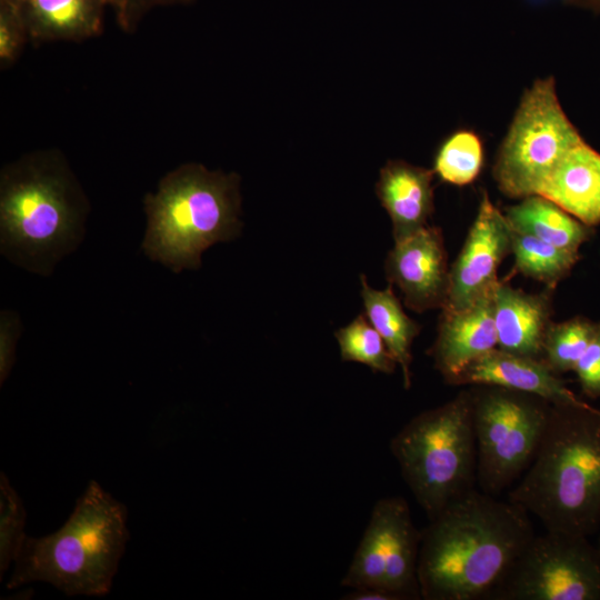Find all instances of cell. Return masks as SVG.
<instances>
[{
    "instance_id": "10",
    "label": "cell",
    "mask_w": 600,
    "mask_h": 600,
    "mask_svg": "<svg viewBox=\"0 0 600 600\" xmlns=\"http://www.w3.org/2000/svg\"><path fill=\"white\" fill-rule=\"evenodd\" d=\"M511 246L512 228L483 192L463 248L449 271L448 296L442 309H464L491 293L499 282L498 268L511 252Z\"/></svg>"
},
{
    "instance_id": "29",
    "label": "cell",
    "mask_w": 600,
    "mask_h": 600,
    "mask_svg": "<svg viewBox=\"0 0 600 600\" xmlns=\"http://www.w3.org/2000/svg\"><path fill=\"white\" fill-rule=\"evenodd\" d=\"M22 332L19 314L12 310L0 312V384L7 380L16 362V347Z\"/></svg>"
},
{
    "instance_id": "4",
    "label": "cell",
    "mask_w": 600,
    "mask_h": 600,
    "mask_svg": "<svg viewBox=\"0 0 600 600\" xmlns=\"http://www.w3.org/2000/svg\"><path fill=\"white\" fill-rule=\"evenodd\" d=\"M240 178L189 162L164 174L143 199L147 227L141 248L174 273L196 270L204 250L240 234Z\"/></svg>"
},
{
    "instance_id": "15",
    "label": "cell",
    "mask_w": 600,
    "mask_h": 600,
    "mask_svg": "<svg viewBox=\"0 0 600 600\" xmlns=\"http://www.w3.org/2000/svg\"><path fill=\"white\" fill-rule=\"evenodd\" d=\"M433 173L401 160L381 169L376 191L391 218L394 242L427 227L433 212Z\"/></svg>"
},
{
    "instance_id": "9",
    "label": "cell",
    "mask_w": 600,
    "mask_h": 600,
    "mask_svg": "<svg viewBox=\"0 0 600 600\" xmlns=\"http://www.w3.org/2000/svg\"><path fill=\"white\" fill-rule=\"evenodd\" d=\"M487 600H600V552L588 537L546 530Z\"/></svg>"
},
{
    "instance_id": "16",
    "label": "cell",
    "mask_w": 600,
    "mask_h": 600,
    "mask_svg": "<svg viewBox=\"0 0 600 600\" xmlns=\"http://www.w3.org/2000/svg\"><path fill=\"white\" fill-rule=\"evenodd\" d=\"M498 349L541 359L550 317L549 298L498 282L493 292Z\"/></svg>"
},
{
    "instance_id": "26",
    "label": "cell",
    "mask_w": 600,
    "mask_h": 600,
    "mask_svg": "<svg viewBox=\"0 0 600 600\" xmlns=\"http://www.w3.org/2000/svg\"><path fill=\"white\" fill-rule=\"evenodd\" d=\"M26 510L23 503L10 486L7 476H0V572L1 577L16 560L26 534L23 532Z\"/></svg>"
},
{
    "instance_id": "24",
    "label": "cell",
    "mask_w": 600,
    "mask_h": 600,
    "mask_svg": "<svg viewBox=\"0 0 600 600\" xmlns=\"http://www.w3.org/2000/svg\"><path fill=\"white\" fill-rule=\"evenodd\" d=\"M599 326L583 318L550 323L543 338L541 360L558 376L573 371Z\"/></svg>"
},
{
    "instance_id": "5",
    "label": "cell",
    "mask_w": 600,
    "mask_h": 600,
    "mask_svg": "<svg viewBox=\"0 0 600 600\" xmlns=\"http://www.w3.org/2000/svg\"><path fill=\"white\" fill-rule=\"evenodd\" d=\"M127 508L94 480L56 532L26 536L7 588L46 581L67 596L109 592L130 538Z\"/></svg>"
},
{
    "instance_id": "34",
    "label": "cell",
    "mask_w": 600,
    "mask_h": 600,
    "mask_svg": "<svg viewBox=\"0 0 600 600\" xmlns=\"http://www.w3.org/2000/svg\"><path fill=\"white\" fill-rule=\"evenodd\" d=\"M110 2V1H109Z\"/></svg>"
},
{
    "instance_id": "14",
    "label": "cell",
    "mask_w": 600,
    "mask_h": 600,
    "mask_svg": "<svg viewBox=\"0 0 600 600\" xmlns=\"http://www.w3.org/2000/svg\"><path fill=\"white\" fill-rule=\"evenodd\" d=\"M537 194L589 227L600 223V153L582 139L564 153Z\"/></svg>"
},
{
    "instance_id": "32",
    "label": "cell",
    "mask_w": 600,
    "mask_h": 600,
    "mask_svg": "<svg viewBox=\"0 0 600 600\" xmlns=\"http://www.w3.org/2000/svg\"><path fill=\"white\" fill-rule=\"evenodd\" d=\"M566 3L600 13V0H563Z\"/></svg>"
},
{
    "instance_id": "2",
    "label": "cell",
    "mask_w": 600,
    "mask_h": 600,
    "mask_svg": "<svg viewBox=\"0 0 600 600\" xmlns=\"http://www.w3.org/2000/svg\"><path fill=\"white\" fill-rule=\"evenodd\" d=\"M89 200L57 149L38 150L0 172V251L11 263L39 276L82 242Z\"/></svg>"
},
{
    "instance_id": "19",
    "label": "cell",
    "mask_w": 600,
    "mask_h": 600,
    "mask_svg": "<svg viewBox=\"0 0 600 600\" xmlns=\"http://www.w3.org/2000/svg\"><path fill=\"white\" fill-rule=\"evenodd\" d=\"M510 227L559 248L578 252L591 231L551 200L538 194L529 196L503 213Z\"/></svg>"
},
{
    "instance_id": "17",
    "label": "cell",
    "mask_w": 600,
    "mask_h": 600,
    "mask_svg": "<svg viewBox=\"0 0 600 600\" xmlns=\"http://www.w3.org/2000/svg\"><path fill=\"white\" fill-rule=\"evenodd\" d=\"M30 41L80 42L103 31L109 0H18Z\"/></svg>"
},
{
    "instance_id": "8",
    "label": "cell",
    "mask_w": 600,
    "mask_h": 600,
    "mask_svg": "<svg viewBox=\"0 0 600 600\" xmlns=\"http://www.w3.org/2000/svg\"><path fill=\"white\" fill-rule=\"evenodd\" d=\"M582 139L559 102L553 77L536 80L498 150L492 170L498 188L509 198L537 194L564 153Z\"/></svg>"
},
{
    "instance_id": "11",
    "label": "cell",
    "mask_w": 600,
    "mask_h": 600,
    "mask_svg": "<svg viewBox=\"0 0 600 600\" xmlns=\"http://www.w3.org/2000/svg\"><path fill=\"white\" fill-rule=\"evenodd\" d=\"M384 267L387 279L399 288L408 308L423 312L444 307L450 270L439 228L427 226L397 241Z\"/></svg>"
},
{
    "instance_id": "1",
    "label": "cell",
    "mask_w": 600,
    "mask_h": 600,
    "mask_svg": "<svg viewBox=\"0 0 600 600\" xmlns=\"http://www.w3.org/2000/svg\"><path fill=\"white\" fill-rule=\"evenodd\" d=\"M529 516L478 488L448 504L421 532V598L487 600L536 536Z\"/></svg>"
},
{
    "instance_id": "18",
    "label": "cell",
    "mask_w": 600,
    "mask_h": 600,
    "mask_svg": "<svg viewBox=\"0 0 600 600\" xmlns=\"http://www.w3.org/2000/svg\"><path fill=\"white\" fill-rule=\"evenodd\" d=\"M421 532L411 518L402 497H390L389 543L383 589L398 600L421 599L418 580V559Z\"/></svg>"
},
{
    "instance_id": "20",
    "label": "cell",
    "mask_w": 600,
    "mask_h": 600,
    "mask_svg": "<svg viewBox=\"0 0 600 600\" xmlns=\"http://www.w3.org/2000/svg\"><path fill=\"white\" fill-rule=\"evenodd\" d=\"M360 280L366 317L379 332L399 364L403 386L409 389L411 384V346L420 331V326L406 314L390 286L378 290L368 284L364 274L360 276Z\"/></svg>"
},
{
    "instance_id": "33",
    "label": "cell",
    "mask_w": 600,
    "mask_h": 600,
    "mask_svg": "<svg viewBox=\"0 0 600 600\" xmlns=\"http://www.w3.org/2000/svg\"><path fill=\"white\" fill-rule=\"evenodd\" d=\"M598 530L600 531V526H599V529H598ZM599 533H600V532H599ZM598 550H599V552H600V534H599V544H598Z\"/></svg>"
},
{
    "instance_id": "30",
    "label": "cell",
    "mask_w": 600,
    "mask_h": 600,
    "mask_svg": "<svg viewBox=\"0 0 600 600\" xmlns=\"http://www.w3.org/2000/svg\"><path fill=\"white\" fill-rule=\"evenodd\" d=\"M573 371L582 392L589 398H600V326Z\"/></svg>"
},
{
    "instance_id": "22",
    "label": "cell",
    "mask_w": 600,
    "mask_h": 600,
    "mask_svg": "<svg viewBox=\"0 0 600 600\" xmlns=\"http://www.w3.org/2000/svg\"><path fill=\"white\" fill-rule=\"evenodd\" d=\"M511 252L516 270L549 286L562 279L577 262L579 253L512 229Z\"/></svg>"
},
{
    "instance_id": "21",
    "label": "cell",
    "mask_w": 600,
    "mask_h": 600,
    "mask_svg": "<svg viewBox=\"0 0 600 600\" xmlns=\"http://www.w3.org/2000/svg\"><path fill=\"white\" fill-rule=\"evenodd\" d=\"M390 497L377 501L341 584L351 589H383L389 543Z\"/></svg>"
},
{
    "instance_id": "3",
    "label": "cell",
    "mask_w": 600,
    "mask_h": 600,
    "mask_svg": "<svg viewBox=\"0 0 600 600\" xmlns=\"http://www.w3.org/2000/svg\"><path fill=\"white\" fill-rule=\"evenodd\" d=\"M508 499L546 530L590 537L600 526V410L552 404L531 464Z\"/></svg>"
},
{
    "instance_id": "23",
    "label": "cell",
    "mask_w": 600,
    "mask_h": 600,
    "mask_svg": "<svg viewBox=\"0 0 600 600\" xmlns=\"http://www.w3.org/2000/svg\"><path fill=\"white\" fill-rule=\"evenodd\" d=\"M483 160L480 136L472 130L460 129L450 134L438 149L433 172L447 183L463 187L478 178Z\"/></svg>"
},
{
    "instance_id": "12",
    "label": "cell",
    "mask_w": 600,
    "mask_h": 600,
    "mask_svg": "<svg viewBox=\"0 0 600 600\" xmlns=\"http://www.w3.org/2000/svg\"><path fill=\"white\" fill-rule=\"evenodd\" d=\"M493 292L464 309H442L430 354L447 382L454 384L471 362L498 347Z\"/></svg>"
},
{
    "instance_id": "25",
    "label": "cell",
    "mask_w": 600,
    "mask_h": 600,
    "mask_svg": "<svg viewBox=\"0 0 600 600\" xmlns=\"http://www.w3.org/2000/svg\"><path fill=\"white\" fill-rule=\"evenodd\" d=\"M342 361H353L376 372L390 374L398 364L379 332L360 314L336 333Z\"/></svg>"
},
{
    "instance_id": "7",
    "label": "cell",
    "mask_w": 600,
    "mask_h": 600,
    "mask_svg": "<svg viewBox=\"0 0 600 600\" xmlns=\"http://www.w3.org/2000/svg\"><path fill=\"white\" fill-rule=\"evenodd\" d=\"M486 387L471 391L477 488L498 496L531 464L552 404L526 392Z\"/></svg>"
},
{
    "instance_id": "6",
    "label": "cell",
    "mask_w": 600,
    "mask_h": 600,
    "mask_svg": "<svg viewBox=\"0 0 600 600\" xmlns=\"http://www.w3.org/2000/svg\"><path fill=\"white\" fill-rule=\"evenodd\" d=\"M390 450L429 520L476 489L471 391L412 418L391 439Z\"/></svg>"
},
{
    "instance_id": "28",
    "label": "cell",
    "mask_w": 600,
    "mask_h": 600,
    "mask_svg": "<svg viewBox=\"0 0 600 600\" xmlns=\"http://www.w3.org/2000/svg\"><path fill=\"white\" fill-rule=\"evenodd\" d=\"M122 31L134 32L143 18L153 9L190 4L194 0H109Z\"/></svg>"
},
{
    "instance_id": "31",
    "label": "cell",
    "mask_w": 600,
    "mask_h": 600,
    "mask_svg": "<svg viewBox=\"0 0 600 600\" xmlns=\"http://www.w3.org/2000/svg\"><path fill=\"white\" fill-rule=\"evenodd\" d=\"M346 599L350 600H398V598L382 589L362 588L352 589Z\"/></svg>"
},
{
    "instance_id": "13",
    "label": "cell",
    "mask_w": 600,
    "mask_h": 600,
    "mask_svg": "<svg viewBox=\"0 0 600 600\" xmlns=\"http://www.w3.org/2000/svg\"><path fill=\"white\" fill-rule=\"evenodd\" d=\"M454 384L504 388L537 396L551 404L582 402L541 359L513 354L498 348L471 362Z\"/></svg>"
},
{
    "instance_id": "27",
    "label": "cell",
    "mask_w": 600,
    "mask_h": 600,
    "mask_svg": "<svg viewBox=\"0 0 600 600\" xmlns=\"http://www.w3.org/2000/svg\"><path fill=\"white\" fill-rule=\"evenodd\" d=\"M30 41L18 0H0V67H11Z\"/></svg>"
}]
</instances>
